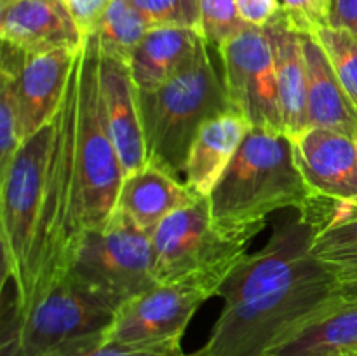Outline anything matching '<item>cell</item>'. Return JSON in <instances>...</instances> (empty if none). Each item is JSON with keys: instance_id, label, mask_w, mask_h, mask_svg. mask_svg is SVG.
<instances>
[{"instance_id": "obj_1", "label": "cell", "mask_w": 357, "mask_h": 356, "mask_svg": "<svg viewBox=\"0 0 357 356\" xmlns=\"http://www.w3.org/2000/svg\"><path fill=\"white\" fill-rule=\"evenodd\" d=\"M309 201L310 191L295 164L291 138L284 131L255 126L208 195L215 225L248 239L264 229L271 213L284 208L302 212Z\"/></svg>"}, {"instance_id": "obj_2", "label": "cell", "mask_w": 357, "mask_h": 356, "mask_svg": "<svg viewBox=\"0 0 357 356\" xmlns=\"http://www.w3.org/2000/svg\"><path fill=\"white\" fill-rule=\"evenodd\" d=\"M149 163L181 178L188 154L202 126L232 110L223 77L206 45L178 75L155 89H138Z\"/></svg>"}, {"instance_id": "obj_3", "label": "cell", "mask_w": 357, "mask_h": 356, "mask_svg": "<svg viewBox=\"0 0 357 356\" xmlns=\"http://www.w3.org/2000/svg\"><path fill=\"white\" fill-rule=\"evenodd\" d=\"M98 65V44L91 35L84 38L77 54L79 100L75 140V246L84 232L103 229L117 215L119 198L126 178L105 117Z\"/></svg>"}, {"instance_id": "obj_4", "label": "cell", "mask_w": 357, "mask_h": 356, "mask_svg": "<svg viewBox=\"0 0 357 356\" xmlns=\"http://www.w3.org/2000/svg\"><path fill=\"white\" fill-rule=\"evenodd\" d=\"M338 290L333 274L312 257L286 281L223 306L202 349L206 356H264L279 335Z\"/></svg>"}, {"instance_id": "obj_5", "label": "cell", "mask_w": 357, "mask_h": 356, "mask_svg": "<svg viewBox=\"0 0 357 356\" xmlns=\"http://www.w3.org/2000/svg\"><path fill=\"white\" fill-rule=\"evenodd\" d=\"M115 313L66 272L26 313H16L13 300L3 304L0 356H44L66 342L103 334Z\"/></svg>"}, {"instance_id": "obj_6", "label": "cell", "mask_w": 357, "mask_h": 356, "mask_svg": "<svg viewBox=\"0 0 357 356\" xmlns=\"http://www.w3.org/2000/svg\"><path fill=\"white\" fill-rule=\"evenodd\" d=\"M56 115L23 140L9 166L0 173V241L3 283H14V295L26 285L28 265L44 206Z\"/></svg>"}, {"instance_id": "obj_7", "label": "cell", "mask_w": 357, "mask_h": 356, "mask_svg": "<svg viewBox=\"0 0 357 356\" xmlns=\"http://www.w3.org/2000/svg\"><path fill=\"white\" fill-rule=\"evenodd\" d=\"M68 274L119 309L157 285L152 237L117 212L103 229L82 234L70 260Z\"/></svg>"}, {"instance_id": "obj_8", "label": "cell", "mask_w": 357, "mask_h": 356, "mask_svg": "<svg viewBox=\"0 0 357 356\" xmlns=\"http://www.w3.org/2000/svg\"><path fill=\"white\" fill-rule=\"evenodd\" d=\"M150 237L157 283L188 278H211L223 283L246 255L250 241L215 225L208 198L171 213Z\"/></svg>"}, {"instance_id": "obj_9", "label": "cell", "mask_w": 357, "mask_h": 356, "mask_svg": "<svg viewBox=\"0 0 357 356\" xmlns=\"http://www.w3.org/2000/svg\"><path fill=\"white\" fill-rule=\"evenodd\" d=\"M220 286L211 278L157 283L119 307L103 341L124 348L181 349L190 320L206 300L218 297Z\"/></svg>"}, {"instance_id": "obj_10", "label": "cell", "mask_w": 357, "mask_h": 356, "mask_svg": "<svg viewBox=\"0 0 357 356\" xmlns=\"http://www.w3.org/2000/svg\"><path fill=\"white\" fill-rule=\"evenodd\" d=\"M216 52L230 108L255 128L284 131L267 28L248 24Z\"/></svg>"}, {"instance_id": "obj_11", "label": "cell", "mask_w": 357, "mask_h": 356, "mask_svg": "<svg viewBox=\"0 0 357 356\" xmlns=\"http://www.w3.org/2000/svg\"><path fill=\"white\" fill-rule=\"evenodd\" d=\"M79 51L61 47L26 52L2 42L0 68L13 75L23 140L44 128L61 107Z\"/></svg>"}, {"instance_id": "obj_12", "label": "cell", "mask_w": 357, "mask_h": 356, "mask_svg": "<svg viewBox=\"0 0 357 356\" xmlns=\"http://www.w3.org/2000/svg\"><path fill=\"white\" fill-rule=\"evenodd\" d=\"M316 225L305 216L282 223L261 250L244 255L218 290L223 306H234L291 278L312 258Z\"/></svg>"}, {"instance_id": "obj_13", "label": "cell", "mask_w": 357, "mask_h": 356, "mask_svg": "<svg viewBox=\"0 0 357 356\" xmlns=\"http://www.w3.org/2000/svg\"><path fill=\"white\" fill-rule=\"evenodd\" d=\"M293 157L310 198L357 199V149L354 138L335 129L307 128L291 136Z\"/></svg>"}, {"instance_id": "obj_14", "label": "cell", "mask_w": 357, "mask_h": 356, "mask_svg": "<svg viewBox=\"0 0 357 356\" xmlns=\"http://www.w3.org/2000/svg\"><path fill=\"white\" fill-rule=\"evenodd\" d=\"M357 349V286H340L279 335L264 356H324Z\"/></svg>"}, {"instance_id": "obj_15", "label": "cell", "mask_w": 357, "mask_h": 356, "mask_svg": "<svg viewBox=\"0 0 357 356\" xmlns=\"http://www.w3.org/2000/svg\"><path fill=\"white\" fill-rule=\"evenodd\" d=\"M98 58V77L108 131L121 157L124 173L129 175L149 163L138 87L132 80L128 61L103 54L100 49Z\"/></svg>"}, {"instance_id": "obj_16", "label": "cell", "mask_w": 357, "mask_h": 356, "mask_svg": "<svg viewBox=\"0 0 357 356\" xmlns=\"http://www.w3.org/2000/svg\"><path fill=\"white\" fill-rule=\"evenodd\" d=\"M0 40L26 52L84 44L61 0H0Z\"/></svg>"}, {"instance_id": "obj_17", "label": "cell", "mask_w": 357, "mask_h": 356, "mask_svg": "<svg viewBox=\"0 0 357 356\" xmlns=\"http://www.w3.org/2000/svg\"><path fill=\"white\" fill-rule=\"evenodd\" d=\"M298 215L316 225L310 253L340 286H357V199L310 198Z\"/></svg>"}, {"instance_id": "obj_18", "label": "cell", "mask_w": 357, "mask_h": 356, "mask_svg": "<svg viewBox=\"0 0 357 356\" xmlns=\"http://www.w3.org/2000/svg\"><path fill=\"white\" fill-rule=\"evenodd\" d=\"M202 199L181 178L153 163L126 175L119 198V212L152 234L164 218Z\"/></svg>"}, {"instance_id": "obj_19", "label": "cell", "mask_w": 357, "mask_h": 356, "mask_svg": "<svg viewBox=\"0 0 357 356\" xmlns=\"http://www.w3.org/2000/svg\"><path fill=\"white\" fill-rule=\"evenodd\" d=\"M265 28L271 37L272 52H274L282 128L286 135L291 138L309 128L307 66L305 56H303L302 31L293 27L282 9Z\"/></svg>"}, {"instance_id": "obj_20", "label": "cell", "mask_w": 357, "mask_h": 356, "mask_svg": "<svg viewBox=\"0 0 357 356\" xmlns=\"http://www.w3.org/2000/svg\"><path fill=\"white\" fill-rule=\"evenodd\" d=\"M208 40L192 28L152 27L129 59L132 80L139 91L155 89L190 65Z\"/></svg>"}, {"instance_id": "obj_21", "label": "cell", "mask_w": 357, "mask_h": 356, "mask_svg": "<svg viewBox=\"0 0 357 356\" xmlns=\"http://www.w3.org/2000/svg\"><path fill=\"white\" fill-rule=\"evenodd\" d=\"M307 66V117L309 128L335 129L354 138L357 108L338 80L323 45L312 34H302Z\"/></svg>"}, {"instance_id": "obj_22", "label": "cell", "mask_w": 357, "mask_h": 356, "mask_svg": "<svg viewBox=\"0 0 357 356\" xmlns=\"http://www.w3.org/2000/svg\"><path fill=\"white\" fill-rule=\"evenodd\" d=\"M251 124L236 110H227L206 122L192 143L185 166V184L208 198L223 171L232 163Z\"/></svg>"}, {"instance_id": "obj_23", "label": "cell", "mask_w": 357, "mask_h": 356, "mask_svg": "<svg viewBox=\"0 0 357 356\" xmlns=\"http://www.w3.org/2000/svg\"><path fill=\"white\" fill-rule=\"evenodd\" d=\"M150 28L149 21L131 0H112L93 37L96 38L100 52L129 63Z\"/></svg>"}, {"instance_id": "obj_24", "label": "cell", "mask_w": 357, "mask_h": 356, "mask_svg": "<svg viewBox=\"0 0 357 356\" xmlns=\"http://www.w3.org/2000/svg\"><path fill=\"white\" fill-rule=\"evenodd\" d=\"M312 35L323 45L338 80L357 108V38L331 27L319 28Z\"/></svg>"}, {"instance_id": "obj_25", "label": "cell", "mask_w": 357, "mask_h": 356, "mask_svg": "<svg viewBox=\"0 0 357 356\" xmlns=\"http://www.w3.org/2000/svg\"><path fill=\"white\" fill-rule=\"evenodd\" d=\"M21 143L23 136L14 80L7 70L0 68V173L9 166Z\"/></svg>"}, {"instance_id": "obj_26", "label": "cell", "mask_w": 357, "mask_h": 356, "mask_svg": "<svg viewBox=\"0 0 357 356\" xmlns=\"http://www.w3.org/2000/svg\"><path fill=\"white\" fill-rule=\"evenodd\" d=\"M150 27L192 28L201 31V0H131Z\"/></svg>"}, {"instance_id": "obj_27", "label": "cell", "mask_w": 357, "mask_h": 356, "mask_svg": "<svg viewBox=\"0 0 357 356\" xmlns=\"http://www.w3.org/2000/svg\"><path fill=\"white\" fill-rule=\"evenodd\" d=\"M246 27L237 13L236 0H201V31L216 51Z\"/></svg>"}, {"instance_id": "obj_28", "label": "cell", "mask_w": 357, "mask_h": 356, "mask_svg": "<svg viewBox=\"0 0 357 356\" xmlns=\"http://www.w3.org/2000/svg\"><path fill=\"white\" fill-rule=\"evenodd\" d=\"M103 334L66 342L44 356H176L183 351L174 348H124L105 342Z\"/></svg>"}, {"instance_id": "obj_29", "label": "cell", "mask_w": 357, "mask_h": 356, "mask_svg": "<svg viewBox=\"0 0 357 356\" xmlns=\"http://www.w3.org/2000/svg\"><path fill=\"white\" fill-rule=\"evenodd\" d=\"M282 13L302 34H314L326 27L328 0H279Z\"/></svg>"}, {"instance_id": "obj_30", "label": "cell", "mask_w": 357, "mask_h": 356, "mask_svg": "<svg viewBox=\"0 0 357 356\" xmlns=\"http://www.w3.org/2000/svg\"><path fill=\"white\" fill-rule=\"evenodd\" d=\"M84 38L94 35L112 0H61Z\"/></svg>"}, {"instance_id": "obj_31", "label": "cell", "mask_w": 357, "mask_h": 356, "mask_svg": "<svg viewBox=\"0 0 357 356\" xmlns=\"http://www.w3.org/2000/svg\"><path fill=\"white\" fill-rule=\"evenodd\" d=\"M239 17L251 27H267L279 13L281 2L279 0H236Z\"/></svg>"}, {"instance_id": "obj_32", "label": "cell", "mask_w": 357, "mask_h": 356, "mask_svg": "<svg viewBox=\"0 0 357 356\" xmlns=\"http://www.w3.org/2000/svg\"><path fill=\"white\" fill-rule=\"evenodd\" d=\"M326 27L344 30L357 38V0H328Z\"/></svg>"}, {"instance_id": "obj_33", "label": "cell", "mask_w": 357, "mask_h": 356, "mask_svg": "<svg viewBox=\"0 0 357 356\" xmlns=\"http://www.w3.org/2000/svg\"><path fill=\"white\" fill-rule=\"evenodd\" d=\"M176 356H206V353H204V349H199V351H194V353H178Z\"/></svg>"}, {"instance_id": "obj_34", "label": "cell", "mask_w": 357, "mask_h": 356, "mask_svg": "<svg viewBox=\"0 0 357 356\" xmlns=\"http://www.w3.org/2000/svg\"><path fill=\"white\" fill-rule=\"evenodd\" d=\"M324 356H357V349H356V351H338V353H331V355H324Z\"/></svg>"}, {"instance_id": "obj_35", "label": "cell", "mask_w": 357, "mask_h": 356, "mask_svg": "<svg viewBox=\"0 0 357 356\" xmlns=\"http://www.w3.org/2000/svg\"><path fill=\"white\" fill-rule=\"evenodd\" d=\"M354 142H356V149H357V135L354 136Z\"/></svg>"}]
</instances>
